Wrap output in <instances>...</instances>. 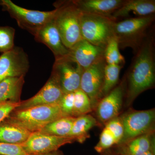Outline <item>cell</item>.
I'll return each instance as SVG.
<instances>
[{
  "instance_id": "6da1fadb",
  "label": "cell",
  "mask_w": 155,
  "mask_h": 155,
  "mask_svg": "<svg viewBox=\"0 0 155 155\" xmlns=\"http://www.w3.org/2000/svg\"><path fill=\"white\" fill-rule=\"evenodd\" d=\"M154 38L150 34L136 52L127 73L126 105H130L142 93L155 83Z\"/></svg>"
},
{
  "instance_id": "7a4b0ae2",
  "label": "cell",
  "mask_w": 155,
  "mask_h": 155,
  "mask_svg": "<svg viewBox=\"0 0 155 155\" xmlns=\"http://www.w3.org/2000/svg\"><path fill=\"white\" fill-rule=\"evenodd\" d=\"M155 14L146 17H133L116 21L113 27L114 36L121 48H130L134 53L151 33L153 25Z\"/></svg>"
},
{
  "instance_id": "3957f363",
  "label": "cell",
  "mask_w": 155,
  "mask_h": 155,
  "mask_svg": "<svg viewBox=\"0 0 155 155\" xmlns=\"http://www.w3.org/2000/svg\"><path fill=\"white\" fill-rule=\"evenodd\" d=\"M63 116H66L62 113L59 103L15 109L6 119L33 133L40 131L51 122Z\"/></svg>"
},
{
  "instance_id": "277c9868",
  "label": "cell",
  "mask_w": 155,
  "mask_h": 155,
  "mask_svg": "<svg viewBox=\"0 0 155 155\" xmlns=\"http://www.w3.org/2000/svg\"><path fill=\"white\" fill-rule=\"evenodd\" d=\"M54 6L56 10L54 22L63 43L69 49L83 39L80 29L81 12L72 0L57 2Z\"/></svg>"
},
{
  "instance_id": "5b68a950",
  "label": "cell",
  "mask_w": 155,
  "mask_h": 155,
  "mask_svg": "<svg viewBox=\"0 0 155 155\" xmlns=\"http://www.w3.org/2000/svg\"><path fill=\"white\" fill-rule=\"evenodd\" d=\"M116 21L111 16L81 13V37L92 44L104 49L114 37L113 27Z\"/></svg>"
},
{
  "instance_id": "8992f818",
  "label": "cell",
  "mask_w": 155,
  "mask_h": 155,
  "mask_svg": "<svg viewBox=\"0 0 155 155\" xmlns=\"http://www.w3.org/2000/svg\"><path fill=\"white\" fill-rule=\"evenodd\" d=\"M0 5L17 21L19 27L34 36L43 25L54 18L56 13L55 9L42 11L24 8L10 0H2Z\"/></svg>"
},
{
  "instance_id": "52a82bcc",
  "label": "cell",
  "mask_w": 155,
  "mask_h": 155,
  "mask_svg": "<svg viewBox=\"0 0 155 155\" xmlns=\"http://www.w3.org/2000/svg\"><path fill=\"white\" fill-rule=\"evenodd\" d=\"M124 134L118 145L124 144L133 139L154 130V109L135 110H131L120 117Z\"/></svg>"
},
{
  "instance_id": "ba28073f",
  "label": "cell",
  "mask_w": 155,
  "mask_h": 155,
  "mask_svg": "<svg viewBox=\"0 0 155 155\" xmlns=\"http://www.w3.org/2000/svg\"><path fill=\"white\" fill-rule=\"evenodd\" d=\"M84 69L66 56L55 60L51 73L58 79L64 94L74 92L80 88Z\"/></svg>"
},
{
  "instance_id": "9c48e42d",
  "label": "cell",
  "mask_w": 155,
  "mask_h": 155,
  "mask_svg": "<svg viewBox=\"0 0 155 155\" xmlns=\"http://www.w3.org/2000/svg\"><path fill=\"white\" fill-rule=\"evenodd\" d=\"M75 141L76 139L72 137L49 135L38 131L31 134L21 145L28 155H38L58 150L63 146Z\"/></svg>"
},
{
  "instance_id": "30bf717a",
  "label": "cell",
  "mask_w": 155,
  "mask_h": 155,
  "mask_svg": "<svg viewBox=\"0 0 155 155\" xmlns=\"http://www.w3.org/2000/svg\"><path fill=\"white\" fill-rule=\"evenodd\" d=\"M29 68L27 54L22 48L14 46L0 56V82L8 78L25 76Z\"/></svg>"
},
{
  "instance_id": "8fae6325",
  "label": "cell",
  "mask_w": 155,
  "mask_h": 155,
  "mask_svg": "<svg viewBox=\"0 0 155 155\" xmlns=\"http://www.w3.org/2000/svg\"><path fill=\"white\" fill-rule=\"evenodd\" d=\"M106 64L104 57L88 68L84 69L81 75L80 89L89 98L93 109L96 108L99 101Z\"/></svg>"
},
{
  "instance_id": "7c38bea8",
  "label": "cell",
  "mask_w": 155,
  "mask_h": 155,
  "mask_svg": "<svg viewBox=\"0 0 155 155\" xmlns=\"http://www.w3.org/2000/svg\"><path fill=\"white\" fill-rule=\"evenodd\" d=\"M125 86V81H123L99 101L95 108L97 118L100 122L106 124L118 117L122 108Z\"/></svg>"
},
{
  "instance_id": "4fadbf2b",
  "label": "cell",
  "mask_w": 155,
  "mask_h": 155,
  "mask_svg": "<svg viewBox=\"0 0 155 155\" xmlns=\"http://www.w3.org/2000/svg\"><path fill=\"white\" fill-rule=\"evenodd\" d=\"M64 94L58 79L51 73L46 83L38 93L30 98L21 101L16 110L59 104Z\"/></svg>"
},
{
  "instance_id": "5bb4252c",
  "label": "cell",
  "mask_w": 155,
  "mask_h": 155,
  "mask_svg": "<svg viewBox=\"0 0 155 155\" xmlns=\"http://www.w3.org/2000/svg\"><path fill=\"white\" fill-rule=\"evenodd\" d=\"M34 37L36 41L45 45L51 50L55 60L66 57L69 54V49L62 41L54 18L43 25Z\"/></svg>"
},
{
  "instance_id": "9a60e30c",
  "label": "cell",
  "mask_w": 155,
  "mask_h": 155,
  "mask_svg": "<svg viewBox=\"0 0 155 155\" xmlns=\"http://www.w3.org/2000/svg\"><path fill=\"white\" fill-rule=\"evenodd\" d=\"M104 49L82 39L69 49L67 57L86 69L104 57Z\"/></svg>"
},
{
  "instance_id": "2e32d148",
  "label": "cell",
  "mask_w": 155,
  "mask_h": 155,
  "mask_svg": "<svg viewBox=\"0 0 155 155\" xmlns=\"http://www.w3.org/2000/svg\"><path fill=\"white\" fill-rule=\"evenodd\" d=\"M155 0H125L122 6L113 13L111 17L115 20L122 18L143 17L155 14Z\"/></svg>"
},
{
  "instance_id": "e0dca14e",
  "label": "cell",
  "mask_w": 155,
  "mask_h": 155,
  "mask_svg": "<svg viewBox=\"0 0 155 155\" xmlns=\"http://www.w3.org/2000/svg\"><path fill=\"white\" fill-rule=\"evenodd\" d=\"M125 0H72L81 13L111 16Z\"/></svg>"
},
{
  "instance_id": "ac0fdd59",
  "label": "cell",
  "mask_w": 155,
  "mask_h": 155,
  "mask_svg": "<svg viewBox=\"0 0 155 155\" xmlns=\"http://www.w3.org/2000/svg\"><path fill=\"white\" fill-rule=\"evenodd\" d=\"M155 146L153 130L118 145L119 147L115 153L119 155H141Z\"/></svg>"
},
{
  "instance_id": "d6986e66",
  "label": "cell",
  "mask_w": 155,
  "mask_h": 155,
  "mask_svg": "<svg viewBox=\"0 0 155 155\" xmlns=\"http://www.w3.org/2000/svg\"><path fill=\"white\" fill-rule=\"evenodd\" d=\"M31 133L6 119L0 122V142L22 144L27 140Z\"/></svg>"
},
{
  "instance_id": "ffe728a7",
  "label": "cell",
  "mask_w": 155,
  "mask_h": 155,
  "mask_svg": "<svg viewBox=\"0 0 155 155\" xmlns=\"http://www.w3.org/2000/svg\"><path fill=\"white\" fill-rule=\"evenodd\" d=\"M25 76L8 78L0 82V103H19Z\"/></svg>"
},
{
  "instance_id": "44dd1931",
  "label": "cell",
  "mask_w": 155,
  "mask_h": 155,
  "mask_svg": "<svg viewBox=\"0 0 155 155\" xmlns=\"http://www.w3.org/2000/svg\"><path fill=\"white\" fill-rule=\"evenodd\" d=\"M98 124L97 120L90 114L76 117L69 136L74 137L76 141L82 143L89 137V130Z\"/></svg>"
},
{
  "instance_id": "7402d4cb",
  "label": "cell",
  "mask_w": 155,
  "mask_h": 155,
  "mask_svg": "<svg viewBox=\"0 0 155 155\" xmlns=\"http://www.w3.org/2000/svg\"><path fill=\"white\" fill-rule=\"evenodd\" d=\"M75 118L63 116L51 122L38 132L57 136H69Z\"/></svg>"
},
{
  "instance_id": "603a6c76",
  "label": "cell",
  "mask_w": 155,
  "mask_h": 155,
  "mask_svg": "<svg viewBox=\"0 0 155 155\" xmlns=\"http://www.w3.org/2000/svg\"><path fill=\"white\" fill-rule=\"evenodd\" d=\"M123 66L106 64L104 71V81L99 95V101L117 86L120 71Z\"/></svg>"
},
{
  "instance_id": "cb8c5ba5",
  "label": "cell",
  "mask_w": 155,
  "mask_h": 155,
  "mask_svg": "<svg viewBox=\"0 0 155 155\" xmlns=\"http://www.w3.org/2000/svg\"><path fill=\"white\" fill-rule=\"evenodd\" d=\"M104 58L107 64L122 66L124 65L125 58L119 51V43L115 37L110 40L105 48Z\"/></svg>"
},
{
  "instance_id": "d4e9b609",
  "label": "cell",
  "mask_w": 155,
  "mask_h": 155,
  "mask_svg": "<svg viewBox=\"0 0 155 155\" xmlns=\"http://www.w3.org/2000/svg\"><path fill=\"white\" fill-rule=\"evenodd\" d=\"M74 117L88 114L92 111L91 102L87 95L81 89L74 92Z\"/></svg>"
},
{
  "instance_id": "484cf974",
  "label": "cell",
  "mask_w": 155,
  "mask_h": 155,
  "mask_svg": "<svg viewBox=\"0 0 155 155\" xmlns=\"http://www.w3.org/2000/svg\"><path fill=\"white\" fill-rule=\"evenodd\" d=\"M15 30L11 26H0V52L5 53L14 48Z\"/></svg>"
},
{
  "instance_id": "4316f807",
  "label": "cell",
  "mask_w": 155,
  "mask_h": 155,
  "mask_svg": "<svg viewBox=\"0 0 155 155\" xmlns=\"http://www.w3.org/2000/svg\"><path fill=\"white\" fill-rule=\"evenodd\" d=\"M116 144L114 137L104 127L101 133L99 141L94 147V149L97 152L101 153L105 152L106 150Z\"/></svg>"
},
{
  "instance_id": "83f0119b",
  "label": "cell",
  "mask_w": 155,
  "mask_h": 155,
  "mask_svg": "<svg viewBox=\"0 0 155 155\" xmlns=\"http://www.w3.org/2000/svg\"><path fill=\"white\" fill-rule=\"evenodd\" d=\"M105 128L107 129L114 137L116 145L119 144L124 134V128L120 117L118 116L107 122Z\"/></svg>"
},
{
  "instance_id": "f1b7e54d",
  "label": "cell",
  "mask_w": 155,
  "mask_h": 155,
  "mask_svg": "<svg viewBox=\"0 0 155 155\" xmlns=\"http://www.w3.org/2000/svg\"><path fill=\"white\" fill-rule=\"evenodd\" d=\"M74 92L64 94L60 103L61 110L64 116L74 117Z\"/></svg>"
},
{
  "instance_id": "f546056e",
  "label": "cell",
  "mask_w": 155,
  "mask_h": 155,
  "mask_svg": "<svg viewBox=\"0 0 155 155\" xmlns=\"http://www.w3.org/2000/svg\"><path fill=\"white\" fill-rule=\"evenodd\" d=\"M0 155H28L21 144H12L0 142Z\"/></svg>"
},
{
  "instance_id": "4dcf8cb0",
  "label": "cell",
  "mask_w": 155,
  "mask_h": 155,
  "mask_svg": "<svg viewBox=\"0 0 155 155\" xmlns=\"http://www.w3.org/2000/svg\"><path fill=\"white\" fill-rule=\"evenodd\" d=\"M19 103L6 102L0 103V122L6 119L20 105Z\"/></svg>"
},
{
  "instance_id": "1f68e13d",
  "label": "cell",
  "mask_w": 155,
  "mask_h": 155,
  "mask_svg": "<svg viewBox=\"0 0 155 155\" xmlns=\"http://www.w3.org/2000/svg\"><path fill=\"white\" fill-rule=\"evenodd\" d=\"M141 155H155V146Z\"/></svg>"
},
{
  "instance_id": "d6a6232c",
  "label": "cell",
  "mask_w": 155,
  "mask_h": 155,
  "mask_svg": "<svg viewBox=\"0 0 155 155\" xmlns=\"http://www.w3.org/2000/svg\"><path fill=\"white\" fill-rule=\"evenodd\" d=\"M38 155H63L62 153L59 150L55 151L52 152L48 153L43 154H41Z\"/></svg>"
},
{
  "instance_id": "836d02e7",
  "label": "cell",
  "mask_w": 155,
  "mask_h": 155,
  "mask_svg": "<svg viewBox=\"0 0 155 155\" xmlns=\"http://www.w3.org/2000/svg\"><path fill=\"white\" fill-rule=\"evenodd\" d=\"M106 155H119L118 154H117L116 153H107V154Z\"/></svg>"
}]
</instances>
